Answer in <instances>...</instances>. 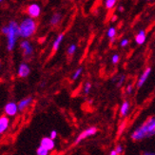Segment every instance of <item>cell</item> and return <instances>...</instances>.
I'll return each instance as SVG.
<instances>
[{
    "instance_id": "d590c367",
    "label": "cell",
    "mask_w": 155,
    "mask_h": 155,
    "mask_svg": "<svg viewBox=\"0 0 155 155\" xmlns=\"http://www.w3.org/2000/svg\"><path fill=\"white\" fill-rule=\"evenodd\" d=\"M147 1H151V0H147Z\"/></svg>"
},
{
    "instance_id": "4316f807",
    "label": "cell",
    "mask_w": 155,
    "mask_h": 155,
    "mask_svg": "<svg viewBox=\"0 0 155 155\" xmlns=\"http://www.w3.org/2000/svg\"><path fill=\"white\" fill-rule=\"evenodd\" d=\"M132 91H133V86L132 85H129V86L127 87V93L130 94V93H132Z\"/></svg>"
},
{
    "instance_id": "7c38bea8",
    "label": "cell",
    "mask_w": 155,
    "mask_h": 155,
    "mask_svg": "<svg viewBox=\"0 0 155 155\" xmlns=\"http://www.w3.org/2000/svg\"><path fill=\"white\" fill-rule=\"evenodd\" d=\"M32 97L31 96H29V97H26L22 100L19 101V103L17 104V107H18V110L19 111H23L24 110H26L27 107H28L31 103H32Z\"/></svg>"
},
{
    "instance_id": "836d02e7",
    "label": "cell",
    "mask_w": 155,
    "mask_h": 155,
    "mask_svg": "<svg viewBox=\"0 0 155 155\" xmlns=\"http://www.w3.org/2000/svg\"><path fill=\"white\" fill-rule=\"evenodd\" d=\"M4 1V0H0V3H1V2H3Z\"/></svg>"
},
{
    "instance_id": "3957f363",
    "label": "cell",
    "mask_w": 155,
    "mask_h": 155,
    "mask_svg": "<svg viewBox=\"0 0 155 155\" xmlns=\"http://www.w3.org/2000/svg\"><path fill=\"white\" fill-rule=\"evenodd\" d=\"M8 32H7V49L8 51H12L15 49L16 41L19 37L18 35V23L16 21H11L8 24Z\"/></svg>"
},
{
    "instance_id": "7402d4cb",
    "label": "cell",
    "mask_w": 155,
    "mask_h": 155,
    "mask_svg": "<svg viewBox=\"0 0 155 155\" xmlns=\"http://www.w3.org/2000/svg\"><path fill=\"white\" fill-rule=\"evenodd\" d=\"M91 89V84L90 82H87L84 86V93L85 94H89L90 91Z\"/></svg>"
},
{
    "instance_id": "6da1fadb",
    "label": "cell",
    "mask_w": 155,
    "mask_h": 155,
    "mask_svg": "<svg viewBox=\"0 0 155 155\" xmlns=\"http://www.w3.org/2000/svg\"><path fill=\"white\" fill-rule=\"evenodd\" d=\"M154 134H155V118L150 117L146 122H144L131 133L130 138L134 142H137V141H141L146 138H150L154 136Z\"/></svg>"
},
{
    "instance_id": "d6986e66",
    "label": "cell",
    "mask_w": 155,
    "mask_h": 155,
    "mask_svg": "<svg viewBox=\"0 0 155 155\" xmlns=\"http://www.w3.org/2000/svg\"><path fill=\"white\" fill-rule=\"evenodd\" d=\"M49 153H50V151L41 146H39L38 149L36 150V155H49Z\"/></svg>"
},
{
    "instance_id": "8fae6325",
    "label": "cell",
    "mask_w": 155,
    "mask_h": 155,
    "mask_svg": "<svg viewBox=\"0 0 155 155\" xmlns=\"http://www.w3.org/2000/svg\"><path fill=\"white\" fill-rule=\"evenodd\" d=\"M10 126V119L7 115L0 116V134H3Z\"/></svg>"
},
{
    "instance_id": "cb8c5ba5",
    "label": "cell",
    "mask_w": 155,
    "mask_h": 155,
    "mask_svg": "<svg viewBox=\"0 0 155 155\" xmlns=\"http://www.w3.org/2000/svg\"><path fill=\"white\" fill-rule=\"evenodd\" d=\"M119 60H120L119 54L115 53V54H113V55H112V57H111V62H112V64H117V63L119 62Z\"/></svg>"
},
{
    "instance_id": "5b68a950",
    "label": "cell",
    "mask_w": 155,
    "mask_h": 155,
    "mask_svg": "<svg viewBox=\"0 0 155 155\" xmlns=\"http://www.w3.org/2000/svg\"><path fill=\"white\" fill-rule=\"evenodd\" d=\"M4 111H5V114L8 117H13L15 116L16 114L18 113V107H17V104L15 103V102H9L7 103L5 107H4Z\"/></svg>"
},
{
    "instance_id": "83f0119b",
    "label": "cell",
    "mask_w": 155,
    "mask_h": 155,
    "mask_svg": "<svg viewBox=\"0 0 155 155\" xmlns=\"http://www.w3.org/2000/svg\"><path fill=\"white\" fill-rule=\"evenodd\" d=\"M8 30H9V28H8V25H6V26H3L2 27V29H1V31H2V33L3 35H7V32H8Z\"/></svg>"
},
{
    "instance_id": "9c48e42d",
    "label": "cell",
    "mask_w": 155,
    "mask_h": 155,
    "mask_svg": "<svg viewBox=\"0 0 155 155\" xmlns=\"http://www.w3.org/2000/svg\"><path fill=\"white\" fill-rule=\"evenodd\" d=\"M40 146L45 147L46 150H48L49 151L52 150L55 147V142L54 140L50 138V137H44L41 139V142H40Z\"/></svg>"
},
{
    "instance_id": "603a6c76",
    "label": "cell",
    "mask_w": 155,
    "mask_h": 155,
    "mask_svg": "<svg viewBox=\"0 0 155 155\" xmlns=\"http://www.w3.org/2000/svg\"><path fill=\"white\" fill-rule=\"evenodd\" d=\"M114 150L116 151V153L118 154V155H121L123 152H124V147H123V146L122 145H117L116 147H115V149H114Z\"/></svg>"
},
{
    "instance_id": "e0dca14e",
    "label": "cell",
    "mask_w": 155,
    "mask_h": 155,
    "mask_svg": "<svg viewBox=\"0 0 155 155\" xmlns=\"http://www.w3.org/2000/svg\"><path fill=\"white\" fill-rule=\"evenodd\" d=\"M116 29L113 28V27H110V28L109 29V31H107V36H109V38L111 40V42L113 41L114 37L116 36Z\"/></svg>"
},
{
    "instance_id": "5bb4252c",
    "label": "cell",
    "mask_w": 155,
    "mask_h": 155,
    "mask_svg": "<svg viewBox=\"0 0 155 155\" xmlns=\"http://www.w3.org/2000/svg\"><path fill=\"white\" fill-rule=\"evenodd\" d=\"M130 102L129 101H124V102L122 103V105H121V107H120V114H121V116H127V113H129L130 111Z\"/></svg>"
},
{
    "instance_id": "f546056e",
    "label": "cell",
    "mask_w": 155,
    "mask_h": 155,
    "mask_svg": "<svg viewBox=\"0 0 155 155\" xmlns=\"http://www.w3.org/2000/svg\"><path fill=\"white\" fill-rule=\"evenodd\" d=\"M143 155H155L154 152H151V151H145L143 153Z\"/></svg>"
},
{
    "instance_id": "7a4b0ae2",
    "label": "cell",
    "mask_w": 155,
    "mask_h": 155,
    "mask_svg": "<svg viewBox=\"0 0 155 155\" xmlns=\"http://www.w3.org/2000/svg\"><path fill=\"white\" fill-rule=\"evenodd\" d=\"M37 29V24L35 18L27 17L24 18L21 23L18 25V35L24 39L30 38L35 33Z\"/></svg>"
},
{
    "instance_id": "30bf717a",
    "label": "cell",
    "mask_w": 155,
    "mask_h": 155,
    "mask_svg": "<svg viewBox=\"0 0 155 155\" xmlns=\"http://www.w3.org/2000/svg\"><path fill=\"white\" fill-rule=\"evenodd\" d=\"M150 73H151V68H150V67H149V68H147L143 71V73L139 77V79L137 81V87H142L146 83V81L149 79V77H150Z\"/></svg>"
},
{
    "instance_id": "f1b7e54d",
    "label": "cell",
    "mask_w": 155,
    "mask_h": 155,
    "mask_svg": "<svg viewBox=\"0 0 155 155\" xmlns=\"http://www.w3.org/2000/svg\"><path fill=\"white\" fill-rule=\"evenodd\" d=\"M124 80H125V76L124 75H121V77H120V79L118 81V83H117V86L120 87L121 85H122L124 83Z\"/></svg>"
},
{
    "instance_id": "4fadbf2b",
    "label": "cell",
    "mask_w": 155,
    "mask_h": 155,
    "mask_svg": "<svg viewBox=\"0 0 155 155\" xmlns=\"http://www.w3.org/2000/svg\"><path fill=\"white\" fill-rule=\"evenodd\" d=\"M147 40V35L144 30H141L135 36V42L138 45H143Z\"/></svg>"
},
{
    "instance_id": "e575fe53",
    "label": "cell",
    "mask_w": 155,
    "mask_h": 155,
    "mask_svg": "<svg viewBox=\"0 0 155 155\" xmlns=\"http://www.w3.org/2000/svg\"><path fill=\"white\" fill-rule=\"evenodd\" d=\"M0 68H1V61H0Z\"/></svg>"
},
{
    "instance_id": "ba28073f",
    "label": "cell",
    "mask_w": 155,
    "mask_h": 155,
    "mask_svg": "<svg viewBox=\"0 0 155 155\" xmlns=\"http://www.w3.org/2000/svg\"><path fill=\"white\" fill-rule=\"evenodd\" d=\"M31 73V69H30V66L26 63H22L20 64L18 67V71H17V74L19 77L21 78H26L30 75Z\"/></svg>"
},
{
    "instance_id": "8992f818",
    "label": "cell",
    "mask_w": 155,
    "mask_h": 155,
    "mask_svg": "<svg viewBox=\"0 0 155 155\" xmlns=\"http://www.w3.org/2000/svg\"><path fill=\"white\" fill-rule=\"evenodd\" d=\"M27 12L31 18H36L39 17V15H41V7L36 3H32L28 6L27 8Z\"/></svg>"
},
{
    "instance_id": "d6a6232c",
    "label": "cell",
    "mask_w": 155,
    "mask_h": 155,
    "mask_svg": "<svg viewBox=\"0 0 155 155\" xmlns=\"http://www.w3.org/2000/svg\"><path fill=\"white\" fill-rule=\"evenodd\" d=\"M116 18H117L116 16H113V18H112V21H114V20H116Z\"/></svg>"
},
{
    "instance_id": "277c9868",
    "label": "cell",
    "mask_w": 155,
    "mask_h": 155,
    "mask_svg": "<svg viewBox=\"0 0 155 155\" xmlns=\"http://www.w3.org/2000/svg\"><path fill=\"white\" fill-rule=\"evenodd\" d=\"M97 131H98V130H97L96 127H87V129L83 130L77 136V138L75 139L74 145H78V144H80L81 142H82V141H84L85 139L89 138L91 136L95 135V134L97 133Z\"/></svg>"
},
{
    "instance_id": "ffe728a7",
    "label": "cell",
    "mask_w": 155,
    "mask_h": 155,
    "mask_svg": "<svg viewBox=\"0 0 155 155\" xmlns=\"http://www.w3.org/2000/svg\"><path fill=\"white\" fill-rule=\"evenodd\" d=\"M82 72H83V69L82 68H78L75 71H74V73L72 74V80H77L79 77H80V75L82 74Z\"/></svg>"
},
{
    "instance_id": "9a60e30c",
    "label": "cell",
    "mask_w": 155,
    "mask_h": 155,
    "mask_svg": "<svg viewBox=\"0 0 155 155\" xmlns=\"http://www.w3.org/2000/svg\"><path fill=\"white\" fill-rule=\"evenodd\" d=\"M63 39H64V33H60V35L55 38L54 41H53V44H52V50H53V51H56L59 49L60 44L62 43Z\"/></svg>"
},
{
    "instance_id": "d4e9b609",
    "label": "cell",
    "mask_w": 155,
    "mask_h": 155,
    "mask_svg": "<svg viewBox=\"0 0 155 155\" xmlns=\"http://www.w3.org/2000/svg\"><path fill=\"white\" fill-rule=\"evenodd\" d=\"M129 43H130V40H129V39H127V38H125V39L122 40V41H121L120 46H121V47H123V48H125V47H127V45H129Z\"/></svg>"
},
{
    "instance_id": "2e32d148",
    "label": "cell",
    "mask_w": 155,
    "mask_h": 155,
    "mask_svg": "<svg viewBox=\"0 0 155 155\" xmlns=\"http://www.w3.org/2000/svg\"><path fill=\"white\" fill-rule=\"evenodd\" d=\"M62 19V15H60V13H54L50 19V24L51 26H55V25H58L60 23Z\"/></svg>"
},
{
    "instance_id": "44dd1931",
    "label": "cell",
    "mask_w": 155,
    "mask_h": 155,
    "mask_svg": "<svg viewBox=\"0 0 155 155\" xmlns=\"http://www.w3.org/2000/svg\"><path fill=\"white\" fill-rule=\"evenodd\" d=\"M76 51V45L75 44H72L69 47V49H68V54L69 55H72L73 53L75 52Z\"/></svg>"
},
{
    "instance_id": "ac0fdd59",
    "label": "cell",
    "mask_w": 155,
    "mask_h": 155,
    "mask_svg": "<svg viewBox=\"0 0 155 155\" xmlns=\"http://www.w3.org/2000/svg\"><path fill=\"white\" fill-rule=\"evenodd\" d=\"M116 3H117V0H106L105 6L107 10H111L114 8V6L116 5Z\"/></svg>"
},
{
    "instance_id": "1f68e13d",
    "label": "cell",
    "mask_w": 155,
    "mask_h": 155,
    "mask_svg": "<svg viewBox=\"0 0 155 155\" xmlns=\"http://www.w3.org/2000/svg\"><path fill=\"white\" fill-rule=\"evenodd\" d=\"M110 155H118V154L116 153V151H115V150H111V151H110Z\"/></svg>"
},
{
    "instance_id": "4dcf8cb0",
    "label": "cell",
    "mask_w": 155,
    "mask_h": 155,
    "mask_svg": "<svg viewBox=\"0 0 155 155\" xmlns=\"http://www.w3.org/2000/svg\"><path fill=\"white\" fill-rule=\"evenodd\" d=\"M118 11H119V12H124V7H123V6H120L119 8H118Z\"/></svg>"
},
{
    "instance_id": "52a82bcc",
    "label": "cell",
    "mask_w": 155,
    "mask_h": 155,
    "mask_svg": "<svg viewBox=\"0 0 155 155\" xmlns=\"http://www.w3.org/2000/svg\"><path fill=\"white\" fill-rule=\"evenodd\" d=\"M20 48H21V50L23 51V55L26 57L31 56L33 53V47L31 44V42L28 41L27 39H24L20 42Z\"/></svg>"
},
{
    "instance_id": "484cf974",
    "label": "cell",
    "mask_w": 155,
    "mask_h": 155,
    "mask_svg": "<svg viewBox=\"0 0 155 155\" xmlns=\"http://www.w3.org/2000/svg\"><path fill=\"white\" fill-rule=\"evenodd\" d=\"M50 138H51V139H53V140H55L56 138H57V131L56 130H51V133H50V136H49Z\"/></svg>"
}]
</instances>
